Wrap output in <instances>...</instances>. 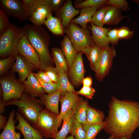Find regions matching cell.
I'll use <instances>...</instances> for the list:
<instances>
[{
    "label": "cell",
    "instance_id": "obj_34",
    "mask_svg": "<svg viewBox=\"0 0 139 139\" xmlns=\"http://www.w3.org/2000/svg\"><path fill=\"white\" fill-rule=\"evenodd\" d=\"M107 8L108 6H104L97 11L93 15L90 22L96 26L103 27V20Z\"/></svg>",
    "mask_w": 139,
    "mask_h": 139
},
{
    "label": "cell",
    "instance_id": "obj_33",
    "mask_svg": "<svg viewBox=\"0 0 139 139\" xmlns=\"http://www.w3.org/2000/svg\"><path fill=\"white\" fill-rule=\"evenodd\" d=\"M105 125L104 122L101 124H82L84 129L86 133V139H95L97 134L102 129Z\"/></svg>",
    "mask_w": 139,
    "mask_h": 139
},
{
    "label": "cell",
    "instance_id": "obj_22",
    "mask_svg": "<svg viewBox=\"0 0 139 139\" xmlns=\"http://www.w3.org/2000/svg\"><path fill=\"white\" fill-rule=\"evenodd\" d=\"M54 62L56 69L59 73H66L68 74L69 68L66 60L61 49L54 48L51 49Z\"/></svg>",
    "mask_w": 139,
    "mask_h": 139
},
{
    "label": "cell",
    "instance_id": "obj_30",
    "mask_svg": "<svg viewBox=\"0 0 139 139\" xmlns=\"http://www.w3.org/2000/svg\"><path fill=\"white\" fill-rule=\"evenodd\" d=\"M23 6L29 16L32 14L38 7L43 5L50 6V0H22Z\"/></svg>",
    "mask_w": 139,
    "mask_h": 139
},
{
    "label": "cell",
    "instance_id": "obj_13",
    "mask_svg": "<svg viewBox=\"0 0 139 139\" xmlns=\"http://www.w3.org/2000/svg\"><path fill=\"white\" fill-rule=\"evenodd\" d=\"M15 114L19 121L15 128L20 131L23 139H45L20 113L17 112Z\"/></svg>",
    "mask_w": 139,
    "mask_h": 139
},
{
    "label": "cell",
    "instance_id": "obj_8",
    "mask_svg": "<svg viewBox=\"0 0 139 139\" xmlns=\"http://www.w3.org/2000/svg\"><path fill=\"white\" fill-rule=\"evenodd\" d=\"M116 54L113 46L108 45L103 48L101 58L95 72L97 80L102 81L109 74L112 66L113 59Z\"/></svg>",
    "mask_w": 139,
    "mask_h": 139
},
{
    "label": "cell",
    "instance_id": "obj_26",
    "mask_svg": "<svg viewBox=\"0 0 139 139\" xmlns=\"http://www.w3.org/2000/svg\"><path fill=\"white\" fill-rule=\"evenodd\" d=\"M120 10L115 7L108 6L103 20L104 24L114 25L118 24L123 18Z\"/></svg>",
    "mask_w": 139,
    "mask_h": 139
},
{
    "label": "cell",
    "instance_id": "obj_1",
    "mask_svg": "<svg viewBox=\"0 0 139 139\" xmlns=\"http://www.w3.org/2000/svg\"><path fill=\"white\" fill-rule=\"evenodd\" d=\"M109 110L104 128L110 136L131 139L139 127V102L121 100L114 96L108 104Z\"/></svg>",
    "mask_w": 139,
    "mask_h": 139
},
{
    "label": "cell",
    "instance_id": "obj_9",
    "mask_svg": "<svg viewBox=\"0 0 139 139\" xmlns=\"http://www.w3.org/2000/svg\"><path fill=\"white\" fill-rule=\"evenodd\" d=\"M1 8L7 15L22 21L29 20V16L24 10L21 1L1 0Z\"/></svg>",
    "mask_w": 139,
    "mask_h": 139
},
{
    "label": "cell",
    "instance_id": "obj_48",
    "mask_svg": "<svg viewBox=\"0 0 139 139\" xmlns=\"http://www.w3.org/2000/svg\"><path fill=\"white\" fill-rule=\"evenodd\" d=\"M6 106L5 102L3 100L2 98H1L0 100V114H2L4 113L5 109Z\"/></svg>",
    "mask_w": 139,
    "mask_h": 139
},
{
    "label": "cell",
    "instance_id": "obj_31",
    "mask_svg": "<svg viewBox=\"0 0 139 139\" xmlns=\"http://www.w3.org/2000/svg\"><path fill=\"white\" fill-rule=\"evenodd\" d=\"M70 133L75 139H86V133L83 127L82 124L77 120L74 114L72 117Z\"/></svg>",
    "mask_w": 139,
    "mask_h": 139
},
{
    "label": "cell",
    "instance_id": "obj_50",
    "mask_svg": "<svg viewBox=\"0 0 139 139\" xmlns=\"http://www.w3.org/2000/svg\"><path fill=\"white\" fill-rule=\"evenodd\" d=\"M65 139H74V137L73 136L71 135L66 137Z\"/></svg>",
    "mask_w": 139,
    "mask_h": 139
},
{
    "label": "cell",
    "instance_id": "obj_40",
    "mask_svg": "<svg viewBox=\"0 0 139 139\" xmlns=\"http://www.w3.org/2000/svg\"><path fill=\"white\" fill-rule=\"evenodd\" d=\"M36 77L39 82L42 89L46 93L48 94H50L58 90L57 83L45 82L38 77Z\"/></svg>",
    "mask_w": 139,
    "mask_h": 139
},
{
    "label": "cell",
    "instance_id": "obj_10",
    "mask_svg": "<svg viewBox=\"0 0 139 139\" xmlns=\"http://www.w3.org/2000/svg\"><path fill=\"white\" fill-rule=\"evenodd\" d=\"M83 53L77 51L67 74L71 84L76 87L81 85L85 72L82 57Z\"/></svg>",
    "mask_w": 139,
    "mask_h": 139
},
{
    "label": "cell",
    "instance_id": "obj_32",
    "mask_svg": "<svg viewBox=\"0 0 139 139\" xmlns=\"http://www.w3.org/2000/svg\"><path fill=\"white\" fill-rule=\"evenodd\" d=\"M59 77L57 83L58 90L61 93V95L64 94L67 91L75 92L74 86L69 81L67 74L66 73H59Z\"/></svg>",
    "mask_w": 139,
    "mask_h": 139
},
{
    "label": "cell",
    "instance_id": "obj_2",
    "mask_svg": "<svg viewBox=\"0 0 139 139\" xmlns=\"http://www.w3.org/2000/svg\"><path fill=\"white\" fill-rule=\"evenodd\" d=\"M24 27V35L39 56L40 70L45 71L49 66H53L54 62L49 49L50 36L42 26L27 24Z\"/></svg>",
    "mask_w": 139,
    "mask_h": 139
},
{
    "label": "cell",
    "instance_id": "obj_47",
    "mask_svg": "<svg viewBox=\"0 0 139 139\" xmlns=\"http://www.w3.org/2000/svg\"><path fill=\"white\" fill-rule=\"evenodd\" d=\"M6 117L2 114H0V129H4L5 127L7 124Z\"/></svg>",
    "mask_w": 139,
    "mask_h": 139
},
{
    "label": "cell",
    "instance_id": "obj_6",
    "mask_svg": "<svg viewBox=\"0 0 139 139\" xmlns=\"http://www.w3.org/2000/svg\"><path fill=\"white\" fill-rule=\"evenodd\" d=\"M64 32L77 51H81L85 48L95 44L89 30L81 28L74 23L70 22L65 28Z\"/></svg>",
    "mask_w": 139,
    "mask_h": 139
},
{
    "label": "cell",
    "instance_id": "obj_27",
    "mask_svg": "<svg viewBox=\"0 0 139 139\" xmlns=\"http://www.w3.org/2000/svg\"><path fill=\"white\" fill-rule=\"evenodd\" d=\"M74 115L72 109H70L64 115L63 123L60 130L56 134L54 139H65L70 133L71 128L72 119Z\"/></svg>",
    "mask_w": 139,
    "mask_h": 139
},
{
    "label": "cell",
    "instance_id": "obj_15",
    "mask_svg": "<svg viewBox=\"0 0 139 139\" xmlns=\"http://www.w3.org/2000/svg\"><path fill=\"white\" fill-rule=\"evenodd\" d=\"M27 80L23 83L24 92L34 97H40L45 94L39 82L33 73H31L27 77Z\"/></svg>",
    "mask_w": 139,
    "mask_h": 139
},
{
    "label": "cell",
    "instance_id": "obj_42",
    "mask_svg": "<svg viewBox=\"0 0 139 139\" xmlns=\"http://www.w3.org/2000/svg\"><path fill=\"white\" fill-rule=\"evenodd\" d=\"M95 92V89L91 86H83L80 90L75 92L78 95H83L87 99H92Z\"/></svg>",
    "mask_w": 139,
    "mask_h": 139
},
{
    "label": "cell",
    "instance_id": "obj_18",
    "mask_svg": "<svg viewBox=\"0 0 139 139\" xmlns=\"http://www.w3.org/2000/svg\"><path fill=\"white\" fill-rule=\"evenodd\" d=\"M60 96V92L58 90L52 93L44 95L40 97L39 100L45 108L53 113L58 115L59 113L58 105Z\"/></svg>",
    "mask_w": 139,
    "mask_h": 139
},
{
    "label": "cell",
    "instance_id": "obj_52",
    "mask_svg": "<svg viewBox=\"0 0 139 139\" xmlns=\"http://www.w3.org/2000/svg\"><path fill=\"white\" fill-rule=\"evenodd\" d=\"M119 139H127L125 137H121Z\"/></svg>",
    "mask_w": 139,
    "mask_h": 139
},
{
    "label": "cell",
    "instance_id": "obj_28",
    "mask_svg": "<svg viewBox=\"0 0 139 139\" xmlns=\"http://www.w3.org/2000/svg\"><path fill=\"white\" fill-rule=\"evenodd\" d=\"M44 24L54 34L63 35L64 32L60 19L53 16L52 13L47 18Z\"/></svg>",
    "mask_w": 139,
    "mask_h": 139
},
{
    "label": "cell",
    "instance_id": "obj_20",
    "mask_svg": "<svg viewBox=\"0 0 139 139\" xmlns=\"http://www.w3.org/2000/svg\"><path fill=\"white\" fill-rule=\"evenodd\" d=\"M52 12L50 6L42 5L34 11L30 16L29 20L33 25L41 26L44 24L47 18Z\"/></svg>",
    "mask_w": 139,
    "mask_h": 139
},
{
    "label": "cell",
    "instance_id": "obj_39",
    "mask_svg": "<svg viewBox=\"0 0 139 139\" xmlns=\"http://www.w3.org/2000/svg\"><path fill=\"white\" fill-rule=\"evenodd\" d=\"M134 33V30H131L128 27L122 26L118 28V34L119 39L127 40L132 38Z\"/></svg>",
    "mask_w": 139,
    "mask_h": 139
},
{
    "label": "cell",
    "instance_id": "obj_23",
    "mask_svg": "<svg viewBox=\"0 0 139 139\" xmlns=\"http://www.w3.org/2000/svg\"><path fill=\"white\" fill-rule=\"evenodd\" d=\"M60 46L69 70L78 51L74 48L67 36H65L64 37L63 40L61 42Z\"/></svg>",
    "mask_w": 139,
    "mask_h": 139
},
{
    "label": "cell",
    "instance_id": "obj_29",
    "mask_svg": "<svg viewBox=\"0 0 139 139\" xmlns=\"http://www.w3.org/2000/svg\"><path fill=\"white\" fill-rule=\"evenodd\" d=\"M86 114L87 124H102L104 122L105 115L102 111L89 105L87 109Z\"/></svg>",
    "mask_w": 139,
    "mask_h": 139
},
{
    "label": "cell",
    "instance_id": "obj_11",
    "mask_svg": "<svg viewBox=\"0 0 139 139\" xmlns=\"http://www.w3.org/2000/svg\"><path fill=\"white\" fill-rule=\"evenodd\" d=\"M18 53L33 65L36 68L40 69L39 56L33 47L24 35L19 41L16 47Z\"/></svg>",
    "mask_w": 139,
    "mask_h": 139
},
{
    "label": "cell",
    "instance_id": "obj_46",
    "mask_svg": "<svg viewBox=\"0 0 139 139\" xmlns=\"http://www.w3.org/2000/svg\"><path fill=\"white\" fill-rule=\"evenodd\" d=\"M93 83V80L91 76L84 78L82 81L83 86L91 87Z\"/></svg>",
    "mask_w": 139,
    "mask_h": 139
},
{
    "label": "cell",
    "instance_id": "obj_41",
    "mask_svg": "<svg viewBox=\"0 0 139 139\" xmlns=\"http://www.w3.org/2000/svg\"><path fill=\"white\" fill-rule=\"evenodd\" d=\"M45 72L53 82L57 83L59 78V74L55 67L54 66H49Z\"/></svg>",
    "mask_w": 139,
    "mask_h": 139
},
{
    "label": "cell",
    "instance_id": "obj_51",
    "mask_svg": "<svg viewBox=\"0 0 139 139\" xmlns=\"http://www.w3.org/2000/svg\"><path fill=\"white\" fill-rule=\"evenodd\" d=\"M132 1L139 4V0H133Z\"/></svg>",
    "mask_w": 139,
    "mask_h": 139
},
{
    "label": "cell",
    "instance_id": "obj_38",
    "mask_svg": "<svg viewBox=\"0 0 139 139\" xmlns=\"http://www.w3.org/2000/svg\"><path fill=\"white\" fill-rule=\"evenodd\" d=\"M106 5L114 6L123 11H127L129 9L128 4L126 0H107Z\"/></svg>",
    "mask_w": 139,
    "mask_h": 139
},
{
    "label": "cell",
    "instance_id": "obj_5",
    "mask_svg": "<svg viewBox=\"0 0 139 139\" xmlns=\"http://www.w3.org/2000/svg\"><path fill=\"white\" fill-rule=\"evenodd\" d=\"M58 115L45 108L40 111L36 122L32 126L44 138L54 139L58 132Z\"/></svg>",
    "mask_w": 139,
    "mask_h": 139
},
{
    "label": "cell",
    "instance_id": "obj_4",
    "mask_svg": "<svg viewBox=\"0 0 139 139\" xmlns=\"http://www.w3.org/2000/svg\"><path fill=\"white\" fill-rule=\"evenodd\" d=\"M24 34V27H19L11 23L8 29L0 35V57L6 58L12 54H17V44Z\"/></svg>",
    "mask_w": 139,
    "mask_h": 139
},
{
    "label": "cell",
    "instance_id": "obj_16",
    "mask_svg": "<svg viewBox=\"0 0 139 139\" xmlns=\"http://www.w3.org/2000/svg\"><path fill=\"white\" fill-rule=\"evenodd\" d=\"M103 48L95 44L82 49L81 51L86 56L91 69L95 72L100 59Z\"/></svg>",
    "mask_w": 139,
    "mask_h": 139
},
{
    "label": "cell",
    "instance_id": "obj_43",
    "mask_svg": "<svg viewBox=\"0 0 139 139\" xmlns=\"http://www.w3.org/2000/svg\"><path fill=\"white\" fill-rule=\"evenodd\" d=\"M118 28L110 30L107 33V36L110 43L112 46L117 45L119 39L118 34Z\"/></svg>",
    "mask_w": 139,
    "mask_h": 139
},
{
    "label": "cell",
    "instance_id": "obj_7",
    "mask_svg": "<svg viewBox=\"0 0 139 139\" xmlns=\"http://www.w3.org/2000/svg\"><path fill=\"white\" fill-rule=\"evenodd\" d=\"M2 88L1 96L5 103L12 100L19 99L24 92L23 84L11 76H6L0 79Z\"/></svg>",
    "mask_w": 139,
    "mask_h": 139
},
{
    "label": "cell",
    "instance_id": "obj_25",
    "mask_svg": "<svg viewBox=\"0 0 139 139\" xmlns=\"http://www.w3.org/2000/svg\"><path fill=\"white\" fill-rule=\"evenodd\" d=\"M97 9L91 7H85L81 8L80 15L72 20L71 22L80 25L82 28L86 29V24L91 22L92 17Z\"/></svg>",
    "mask_w": 139,
    "mask_h": 139
},
{
    "label": "cell",
    "instance_id": "obj_14",
    "mask_svg": "<svg viewBox=\"0 0 139 139\" xmlns=\"http://www.w3.org/2000/svg\"><path fill=\"white\" fill-rule=\"evenodd\" d=\"M81 99L75 92H73L67 91L61 95L59 99L61 105V110L58 117V128L60 126L64 115L68 110L72 109L74 105Z\"/></svg>",
    "mask_w": 139,
    "mask_h": 139
},
{
    "label": "cell",
    "instance_id": "obj_35",
    "mask_svg": "<svg viewBox=\"0 0 139 139\" xmlns=\"http://www.w3.org/2000/svg\"><path fill=\"white\" fill-rule=\"evenodd\" d=\"M107 0H87L75 5L77 8H82L85 7H91L98 9L105 5Z\"/></svg>",
    "mask_w": 139,
    "mask_h": 139
},
{
    "label": "cell",
    "instance_id": "obj_36",
    "mask_svg": "<svg viewBox=\"0 0 139 139\" xmlns=\"http://www.w3.org/2000/svg\"><path fill=\"white\" fill-rule=\"evenodd\" d=\"M17 54H12L0 60V75L5 74L9 68L13 63Z\"/></svg>",
    "mask_w": 139,
    "mask_h": 139
},
{
    "label": "cell",
    "instance_id": "obj_12",
    "mask_svg": "<svg viewBox=\"0 0 139 139\" xmlns=\"http://www.w3.org/2000/svg\"><path fill=\"white\" fill-rule=\"evenodd\" d=\"M15 60L16 62L12 67V71L18 74L19 80L23 83L36 68L24 57L18 53L16 56Z\"/></svg>",
    "mask_w": 139,
    "mask_h": 139
},
{
    "label": "cell",
    "instance_id": "obj_24",
    "mask_svg": "<svg viewBox=\"0 0 139 139\" xmlns=\"http://www.w3.org/2000/svg\"><path fill=\"white\" fill-rule=\"evenodd\" d=\"M89 103L87 100L81 98L72 108L77 120L82 124H87V110Z\"/></svg>",
    "mask_w": 139,
    "mask_h": 139
},
{
    "label": "cell",
    "instance_id": "obj_17",
    "mask_svg": "<svg viewBox=\"0 0 139 139\" xmlns=\"http://www.w3.org/2000/svg\"><path fill=\"white\" fill-rule=\"evenodd\" d=\"M92 37L95 44L103 48L109 45L110 42L108 38L107 33L110 30L109 28L96 26L90 22Z\"/></svg>",
    "mask_w": 139,
    "mask_h": 139
},
{
    "label": "cell",
    "instance_id": "obj_21",
    "mask_svg": "<svg viewBox=\"0 0 139 139\" xmlns=\"http://www.w3.org/2000/svg\"><path fill=\"white\" fill-rule=\"evenodd\" d=\"M15 114L14 109L10 112L6 125L0 135V139H20V133L15 130V121L14 120Z\"/></svg>",
    "mask_w": 139,
    "mask_h": 139
},
{
    "label": "cell",
    "instance_id": "obj_44",
    "mask_svg": "<svg viewBox=\"0 0 139 139\" xmlns=\"http://www.w3.org/2000/svg\"><path fill=\"white\" fill-rule=\"evenodd\" d=\"M33 73L36 77H38L44 82L50 83H54L50 79L46 72L42 70L38 71L37 73L33 72Z\"/></svg>",
    "mask_w": 139,
    "mask_h": 139
},
{
    "label": "cell",
    "instance_id": "obj_45",
    "mask_svg": "<svg viewBox=\"0 0 139 139\" xmlns=\"http://www.w3.org/2000/svg\"><path fill=\"white\" fill-rule=\"evenodd\" d=\"M51 7L52 11H57L63 1L61 0H50Z\"/></svg>",
    "mask_w": 139,
    "mask_h": 139
},
{
    "label": "cell",
    "instance_id": "obj_49",
    "mask_svg": "<svg viewBox=\"0 0 139 139\" xmlns=\"http://www.w3.org/2000/svg\"><path fill=\"white\" fill-rule=\"evenodd\" d=\"M119 138L115 137L114 136H110L108 138L106 139H119ZM99 139H102V138H100Z\"/></svg>",
    "mask_w": 139,
    "mask_h": 139
},
{
    "label": "cell",
    "instance_id": "obj_19",
    "mask_svg": "<svg viewBox=\"0 0 139 139\" xmlns=\"http://www.w3.org/2000/svg\"><path fill=\"white\" fill-rule=\"evenodd\" d=\"M79 10L75 9L73 6L72 1L66 2L63 7L59 11L58 15L61 20L63 28L67 27L71 22L72 19L79 13Z\"/></svg>",
    "mask_w": 139,
    "mask_h": 139
},
{
    "label": "cell",
    "instance_id": "obj_37",
    "mask_svg": "<svg viewBox=\"0 0 139 139\" xmlns=\"http://www.w3.org/2000/svg\"><path fill=\"white\" fill-rule=\"evenodd\" d=\"M8 16L2 9H0V35L7 30L10 27Z\"/></svg>",
    "mask_w": 139,
    "mask_h": 139
},
{
    "label": "cell",
    "instance_id": "obj_3",
    "mask_svg": "<svg viewBox=\"0 0 139 139\" xmlns=\"http://www.w3.org/2000/svg\"><path fill=\"white\" fill-rule=\"evenodd\" d=\"M5 104L7 106H16L18 112L32 125L36 122L44 106L40 100L24 92L20 99L11 100L6 102Z\"/></svg>",
    "mask_w": 139,
    "mask_h": 139
}]
</instances>
